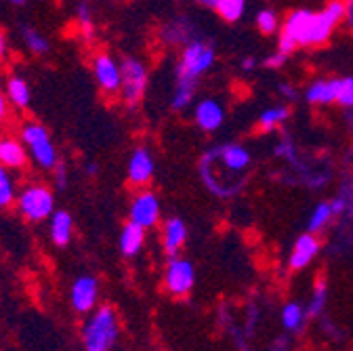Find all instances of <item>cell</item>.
<instances>
[{
	"mask_svg": "<svg viewBox=\"0 0 353 351\" xmlns=\"http://www.w3.org/2000/svg\"><path fill=\"white\" fill-rule=\"evenodd\" d=\"M252 154L242 143H221L200 158V181L219 198H234L248 181Z\"/></svg>",
	"mask_w": 353,
	"mask_h": 351,
	"instance_id": "obj_1",
	"label": "cell"
},
{
	"mask_svg": "<svg viewBox=\"0 0 353 351\" xmlns=\"http://www.w3.org/2000/svg\"><path fill=\"white\" fill-rule=\"evenodd\" d=\"M120 334V320L112 305H99L82 324L84 351H112Z\"/></svg>",
	"mask_w": 353,
	"mask_h": 351,
	"instance_id": "obj_2",
	"label": "cell"
},
{
	"mask_svg": "<svg viewBox=\"0 0 353 351\" xmlns=\"http://www.w3.org/2000/svg\"><path fill=\"white\" fill-rule=\"evenodd\" d=\"M314 26H316V11L309 9L290 11L278 30L280 32L278 51L292 55L299 47H314Z\"/></svg>",
	"mask_w": 353,
	"mask_h": 351,
	"instance_id": "obj_3",
	"label": "cell"
},
{
	"mask_svg": "<svg viewBox=\"0 0 353 351\" xmlns=\"http://www.w3.org/2000/svg\"><path fill=\"white\" fill-rule=\"evenodd\" d=\"M181 55L179 61H176V70L174 76L176 78H190V80H198L200 76H204L216 61V53L212 42L204 40V38H194L188 45L181 47Z\"/></svg>",
	"mask_w": 353,
	"mask_h": 351,
	"instance_id": "obj_4",
	"label": "cell"
},
{
	"mask_svg": "<svg viewBox=\"0 0 353 351\" xmlns=\"http://www.w3.org/2000/svg\"><path fill=\"white\" fill-rule=\"evenodd\" d=\"M17 210L30 223H40L55 212V194L44 183H28L17 194Z\"/></svg>",
	"mask_w": 353,
	"mask_h": 351,
	"instance_id": "obj_5",
	"label": "cell"
},
{
	"mask_svg": "<svg viewBox=\"0 0 353 351\" xmlns=\"http://www.w3.org/2000/svg\"><path fill=\"white\" fill-rule=\"evenodd\" d=\"M30 158L44 170H53L59 160H57V150L55 143L51 139V133L42 124L38 122H26L21 126V133H19Z\"/></svg>",
	"mask_w": 353,
	"mask_h": 351,
	"instance_id": "obj_6",
	"label": "cell"
},
{
	"mask_svg": "<svg viewBox=\"0 0 353 351\" xmlns=\"http://www.w3.org/2000/svg\"><path fill=\"white\" fill-rule=\"evenodd\" d=\"M120 97L128 108L139 106V101L143 99L145 91H148V82H150V74H148V66L137 59V57H124L120 61Z\"/></svg>",
	"mask_w": 353,
	"mask_h": 351,
	"instance_id": "obj_7",
	"label": "cell"
},
{
	"mask_svg": "<svg viewBox=\"0 0 353 351\" xmlns=\"http://www.w3.org/2000/svg\"><path fill=\"white\" fill-rule=\"evenodd\" d=\"M196 282V272L192 261L181 259V257H172L168 259V265L164 270V286L172 297H185L192 292Z\"/></svg>",
	"mask_w": 353,
	"mask_h": 351,
	"instance_id": "obj_8",
	"label": "cell"
},
{
	"mask_svg": "<svg viewBox=\"0 0 353 351\" xmlns=\"http://www.w3.org/2000/svg\"><path fill=\"white\" fill-rule=\"evenodd\" d=\"M128 221L141 225L143 230H152L160 221V200L152 190H141L130 200Z\"/></svg>",
	"mask_w": 353,
	"mask_h": 351,
	"instance_id": "obj_9",
	"label": "cell"
},
{
	"mask_svg": "<svg viewBox=\"0 0 353 351\" xmlns=\"http://www.w3.org/2000/svg\"><path fill=\"white\" fill-rule=\"evenodd\" d=\"M93 76L97 80V86L99 91L108 97H114L120 93V84H122V78H120V63L105 51L97 53L93 57Z\"/></svg>",
	"mask_w": 353,
	"mask_h": 351,
	"instance_id": "obj_10",
	"label": "cell"
},
{
	"mask_svg": "<svg viewBox=\"0 0 353 351\" xmlns=\"http://www.w3.org/2000/svg\"><path fill=\"white\" fill-rule=\"evenodd\" d=\"M154 172H156V162L154 156L148 148L139 146L132 150L130 158H128V166H126V177L128 183L132 188H148L154 179Z\"/></svg>",
	"mask_w": 353,
	"mask_h": 351,
	"instance_id": "obj_11",
	"label": "cell"
},
{
	"mask_svg": "<svg viewBox=\"0 0 353 351\" xmlns=\"http://www.w3.org/2000/svg\"><path fill=\"white\" fill-rule=\"evenodd\" d=\"M99 299V280L95 276H80L70 288V303L76 314H91Z\"/></svg>",
	"mask_w": 353,
	"mask_h": 351,
	"instance_id": "obj_12",
	"label": "cell"
},
{
	"mask_svg": "<svg viewBox=\"0 0 353 351\" xmlns=\"http://www.w3.org/2000/svg\"><path fill=\"white\" fill-rule=\"evenodd\" d=\"M194 122L200 130H204V133H214V130H219L225 122L223 103L212 97L198 101L194 108Z\"/></svg>",
	"mask_w": 353,
	"mask_h": 351,
	"instance_id": "obj_13",
	"label": "cell"
},
{
	"mask_svg": "<svg viewBox=\"0 0 353 351\" xmlns=\"http://www.w3.org/2000/svg\"><path fill=\"white\" fill-rule=\"evenodd\" d=\"M320 248H322V242H320L318 234L307 232V234L299 236L296 242H294V246H292L290 259H288V268L292 272L305 270L309 263H312L320 254Z\"/></svg>",
	"mask_w": 353,
	"mask_h": 351,
	"instance_id": "obj_14",
	"label": "cell"
},
{
	"mask_svg": "<svg viewBox=\"0 0 353 351\" xmlns=\"http://www.w3.org/2000/svg\"><path fill=\"white\" fill-rule=\"evenodd\" d=\"M341 78H316L305 89V101L309 106H332L339 99Z\"/></svg>",
	"mask_w": 353,
	"mask_h": 351,
	"instance_id": "obj_15",
	"label": "cell"
},
{
	"mask_svg": "<svg viewBox=\"0 0 353 351\" xmlns=\"http://www.w3.org/2000/svg\"><path fill=\"white\" fill-rule=\"evenodd\" d=\"M188 242V225L183 219L179 217H170L162 223V248L168 259L179 257L181 248Z\"/></svg>",
	"mask_w": 353,
	"mask_h": 351,
	"instance_id": "obj_16",
	"label": "cell"
},
{
	"mask_svg": "<svg viewBox=\"0 0 353 351\" xmlns=\"http://www.w3.org/2000/svg\"><path fill=\"white\" fill-rule=\"evenodd\" d=\"M196 36H198V30L190 17H174L160 28L162 42H166V45H170V47H183Z\"/></svg>",
	"mask_w": 353,
	"mask_h": 351,
	"instance_id": "obj_17",
	"label": "cell"
},
{
	"mask_svg": "<svg viewBox=\"0 0 353 351\" xmlns=\"http://www.w3.org/2000/svg\"><path fill=\"white\" fill-rule=\"evenodd\" d=\"M28 150L21 139L5 135L0 137V164L7 166L9 170H21L28 164Z\"/></svg>",
	"mask_w": 353,
	"mask_h": 351,
	"instance_id": "obj_18",
	"label": "cell"
},
{
	"mask_svg": "<svg viewBox=\"0 0 353 351\" xmlns=\"http://www.w3.org/2000/svg\"><path fill=\"white\" fill-rule=\"evenodd\" d=\"M143 244H145V230L137 223L128 221L120 232V252L126 259L137 257L141 252Z\"/></svg>",
	"mask_w": 353,
	"mask_h": 351,
	"instance_id": "obj_19",
	"label": "cell"
},
{
	"mask_svg": "<svg viewBox=\"0 0 353 351\" xmlns=\"http://www.w3.org/2000/svg\"><path fill=\"white\" fill-rule=\"evenodd\" d=\"M74 234V221L68 210H55L51 214V225H49V236L55 246H68Z\"/></svg>",
	"mask_w": 353,
	"mask_h": 351,
	"instance_id": "obj_20",
	"label": "cell"
},
{
	"mask_svg": "<svg viewBox=\"0 0 353 351\" xmlns=\"http://www.w3.org/2000/svg\"><path fill=\"white\" fill-rule=\"evenodd\" d=\"M198 91V80H190V78H176L174 82V91H172V99L170 106L174 112H183L194 103Z\"/></svg>",
	"mask_w": 353,
	"mask_h": 351,
	"instance_id": "obj_21",
	"label": "cell"
},
{
	"mask_svg": "<svg viewBox=\"0 0 353 351\" xmlns=\"http://www.w3.org/2000/svg\"><path fill=\"white\" fill-rule=\"evenodd\" d=\"M288 118H290V108L286 103H278V106H272L259 114L256 126L261 133H272V130L282 126Z\"/></svg>",
	"mask_w": 353,
	"mask_h": 351,
	"instance_id": "obj_22",
	"label": "cell"
},
{
	"mask_svg": "<svg viewBox=\"0 0 353 351\" xmlns=\"http://www.w3.org/2000/svg\"><path fill=\"white\" fill-rule=\"evenodd\" d=\"M5 93H7V99L11 106L19 108V110H26L30 106V99H32V91H30V84L26 78L21 76H11L7 80V86H5Z\"/></svg>",
	"mask_w": 353,
	"mask_h": 351,
	"instance_id": "obj_23",
	"label": "cell"
},
{
	"mask_svg": "<svg viewBox=\"0 0 353 351\" xmlns=\"http://www.w3.org/2000/svg\"><path fill=\"white\" fill-rule=\"evenodd\" d=\"M334 208H332V202H318L316 208L312 210V217H309V223H307V232H312V234H322L330 221L334 219Z\"/></svg>",
	"mask_w": 353,
	"mask_h": 351,
	"instance_id": "obj_24",
	"label": "cell"
},
{
	"mask_svg": "<svg viewBox=\"0 0 353 351\" xmlns=\"http://www.w3.org/2000/svg\"><path fill=\"white\" fill-rule=\"evenodd\" d=\"M212 9H214V13L221 19H223V21L236 23L246 13V0H214Z\"/></svg>",
	"mask_w": 353,
	"mask_h": 351,
	"instance_id": "obj_25",
	"label": "cell"
},
{
	"mask_svg": "<svg viewBox=\"0 0 353 351\" xmlns=\"http://www.w3.org/2000/svg\"><path fill=\"white\" fill-rule=\"evenodd\" d=\"M21 40H23V45L28 47V51L34 53V55H44V53H49V49H51L49 38L44 36L40 30L32 28V26L21 28Z\"/></svg>",
	"mask_w": 353,
	"mask_h": 351,
	"instance_id": "obj_26",
	"label": "cell"
},
{
	"mask_svg": "<svg viewBox=\"0 0 353 351\" xmlns=\"http://www.w3.org/2000/svg\"><path fill=\"white\" fill-rule=\"evenodd\" d=\"M15 200H17L15 179L11 177L9 168L0 164V208H9Z\"/></svg>",
	"mask_w": 353,
	"mask_h": 351,
	"instance_id": "obj_27",
	"label": "cell"
},
{
	"mask_svg": "<svg viewBox=\"0 0 353 351\" xmlns=\"http://www.w3.org/2000/svg\"><path fill=\"white\" fill-rule=\"evenodd\" d=\"M254 23H256V30L263 34V36H272L280 30V17L276 11L272 9H261L254 17Z\"/></svg>",
	"mask_w": 353,
	"mask_h": 351,
	"instance_id": "obj_28",
	"label": "cell"
},
{
	"mask_svg": "<svg viewBox=\"0 0 353 351\" xmlns=\"http://www.w3.org/2000/svg\"><path fill=\"white\" fill-rule=\"evenodd\" d=\"M76 23L80 28L82 38H86V40L93 38V13H91L88 3H84V0H80L76 7Z\"/></svg>",
	"mask_w": 353,
	"mask_h": 351,
	"instance_id": "obj_29",
	"label": "cell"
},
{
	"mask_svg": "<svg viewBox=\"0 0 353 351\" xmlns=\"http://www.w3.org/2000/svg\"><path fill=\"white\" fill-rule=\"evenodd\" d=\"M305 320V310L299 303H288L282 312V322L286 326V330H299L303 326Z\"/></svg>",
	"mask_w": 353,
	"mask_h": 351,
	"instance_id": "obj_30",
	"label": "cell"
},
{
	"mask_svg": "<svg viewBox=\"0 0 353 351\" xmlns=\"http://www.w3.org/2000/svg\"><path fill=\"white\" fill-rule=\"evenodd\" d=\"M326 297H328L326 284L324 282H318L316 288H314V297H312V301H309V307H307V316L309 318H318L324 312Z\"/></svg>",
	"mask_w": 353,
	"mask_h": 351,
	"instance_id": "obj_31",
	"label": "cell"
},
{
	"mask_svg": "<svg viewBox=\"0 0 353 351\" xmlns=\"http://www.w3.org/2000/svg\"><path fill=\"white\" fill-rule=\"evenodd\" d=\"M274 154L282 160H286L288 164H294L299 160V150H296V143L288 137V135H282V139L276 143L274 148Z\"/></svg>",
	"mask_w": 353,
	"mask_h": 351,
	"instance_id": "obj_32",
	"label": "cell"
},
{
	"mask_svg": "<svg viewBox=\"0 0 353 351\" xmlns=\"http://www.w3.org/2000/svg\"><path fill=\"white\" fill-rule=\"evenodd\" d=\"M336 103H339L343 110L353 108V76L341 78V91H339Z\"/></svg>",
	"mask_w": 353,
	"mask_h": 351,
	"instance_id": "obj_33",
	"label": "cell"
},
{
	"mask_svg": "<svg viewBox=\"0 0 353 351\" xmlns=\"http://www.w3.org/2000/svg\"><path fill=\"white\" fill-rule=\"evenodd\" d=\"M288 57L290 55H286L282 51H276V53H272V55H268V57L263 59V68H268V70H282L286 66Z\"/></svg>",
	"mask_w": 353,
	"mask_h": 351,
	"instance_id": "obj_34",
	"label": "cell"
},
{
	"mask_svg": "<svg viewBox=\"0 0 353 351\" xmlns=\"http://www.w3.org/2000/svg\"><path fill=\"white\" fill-rule=\"evenodd\" d=\"M278 93L286 99V103H294L299 99V91H296V86L290 84V82H280L278 84Z\"/></svg>",
	"mask_w": 353,
	"mask_h": 351,
	"instance_id": "obj_35",
	"label": "cell"
},
{
	"mask_svg": "<svg viewBox=\"0 0 353 351\" xmlns=\"http://www.w3.org/2000/svg\"><path fill=\"white\" fill-rule=\"evenodd\" d=\"M53 179H55V188H57V190L68 188V170H65L63 164H57V166L53 168Z\"/></svg>",
	"mask_w": 353,
	"mask_h": 351,
	"instance_id": "obj_36",
	"label": "cell"
},
{
	"mask_svg": "<svg viewBox=\"0 0 353 351\" xmlns=\"http://www.w3.org/2000/svg\"><path fill=\"white\" fill-rule=\"evenodd\" d=\"M9 118V99H7V93L0 91V126H3Z\"/></svg>",
	"mask_w": 353,
	"mask_h": 351,
	"instance_id": "obj_37",
	"label": "cell"
},
{
	"mask_svg": "<svg viewBox=\"0 0 353 351\" xmlns=\"http://www.w3.org/2000/svg\"><path fill=\"white\" fill-rule=\"evenodd\" d=\"M256 63H259L256 57H244V59L240 61V70L248 74V72H252V70L256 68Z\"/></svg>",
	"mask_w": 353,
	"mask_h": 351,
	"instance_id": "obj_38",
	"label": "cell"
},
{
	"mask_svg": "<svg viewBox=\"0 0 353 351\" xmlns=\"http://www.w3.org/2000/svg\"><path fill=\"white\" fill-rule=\"evenodd\" d=\"M347 3V17H345V23L353 30V0H345Z\"/></svg>",
	"mask_w": 353,
	"mask_h": 351,
	"instance_id": "obj_39",
	"label": "cell"
},
{
	"mask_svg": "<svg viewBox=\"0 0 353 351\" xmlns=\"http://www.w3.org/2000/svg\"><path fill=\"white\" fill-rule=\"evenodd\" d=\"M345 124H347L349 133H351V137H353V108H347V110H345Z\"/></svg>",
	"mask_w": 353,
	"mask_h": 351,
	"instance_id": "obj_40",
	"label": "cell"
},
{
	"mask_svg": "<svg viewBox=\"0 0 353 351\" xmlns=\"http://www.w3.org/2000/svg\"><path fill=\"white\" fill-rule=\"evenodd\" d=\"M5 51H7V45H5V36L0 34V57H5Z\"/></svg>",
	"mask_w": 353,
	"mask_h": 351,
	"instance_id": "obj_41",
	"label": "cell"
},
{
	"mask_svg": "<svg viewBox=\"0 0 353 351\" xmlns=\"http://www.w3.org/2000/svg\"><path fill=\"white\" fill-rule=\"evenodd\" d=\"M86 170H88V174H95L97 172V164L95 162H88L86 164Z\"/></svg>",
	"mask_w": 353,
	"mask_h": 351,
	"instance_id": "obj_42",
	"label": "cell"
},
{
	"mask_svg": "<svg viewBox=\"0 0 353 351\" xmlns=\"http://www.w3.org/2000/svg\"><path fill=\"white\" fill-rule=\"evenodd\" d=\"M9 3H11V5H15V7H23V5L28 3V0H9Z\"/></svg>",
	"mask_w": 353,
	"mask_h": 351,
	"instance_id": "obj_43",
	"label": "cell"
},
{
	"mask_svg": "<svg viewBox=\"0 0 353 351\" xmlns=\"http://www.w3.org/2000/svg\"><path fill=\"white\" fill-rule=\"evenodd\" d=\"M198 3H200L202 7H212V5H214V0H198Z\"/></svg>",
	"mask_w": 353,
	"mask_h": 351,
	"instance_id": "obj_44",
	"label": "cell"
}]
</instances>
